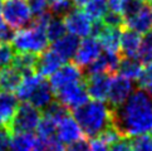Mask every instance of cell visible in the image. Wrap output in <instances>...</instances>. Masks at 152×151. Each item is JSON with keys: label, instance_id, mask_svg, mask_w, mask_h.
I'll return each instance as SVG.
<instances>
[{"label": "cell", "instance_id": "obj_1", "mask_svg": "<svg viewBox=\"0 0 152 151\" xmlns=\"http://www.w3.org/2000/svg\"><path fill=\"white\" fill-rule=\"evenodd\" d=\"M112 123L123 137L152 133V95L143 88L133 91L123 105L112 108Z\"/></svg>", "mask_w": 152, "mask_h": 151}, {"label": "cell", "instance_id": "obj_2", "mask_svg": "<svg viewBox=\"0 0 152 151\" xmlns=\"http://www.w3.org/2000/svg\"><path fill=\"white\" fill-rule=\"evenodd\" d=\"M73 116L79 123L84 135L88 137H97L112 125V108L104 101H88L83 106L73 110Z\"/></svg>", "mask_w": 152, "mask_h": 151}, {"label": "cell", "instance_id": "obj_3", "mask_svg": "<svg viewBox=\"0 0 152 151\" xmlns=\"http://www.w3.org/2000/svg\"><path fill=\"white\" fill-rule=\"evenodd\" d=\"M48 37L45 26L34 23L29 28H21L14 34L12 43L13 48L18 53H33L40 54L47 49Z\"/></svg>", "mask_w": 152, "mask_h": 151}, {"label": "cell", "instance_id": "obj_4", "mask_svg": "<svg viewBox=\"0 0 152 151\" xmlns=\"http://www.w3.org/2000/svg\"><path fill=\"white\" fill-rule=\"evenodd\" d=\"M1 14L4 20L13 29L24 28L33 18L29 4L24 0H5L1 4Z\"/></svg>", "mask_w": 152, "mask_h": 151}, {"label": "cell", "instance_id": "obj_5", "mask_svg": "<svg viewBox=\"0 0 152 151\" xmlns=\"http://www.w3.org/2000/svg\"><path fill=\"white\" fill-rule=\"evenodd\" d=\"M40 118L42 113L39 108H37L35 106L28 102H23L18 106L9 128L12 130V132H31L37 130Z\"/></svg>", "mask_w": 152, "mask_h": 151}, {"label": "cell", "instance_id": "obj_6", "mask_svg": "<svg viewBox=\"0 0 152 151\" xmlns=\"http://www.w3.org/2000/svg\"><path fill=\"white\" fill-rule=\"evenodd\" d=\"M64 23H66L67 30L70 34L77 35L78 38L89 37L93 32L94 20L88 14L79 8L72 9L69 13L64 15Z\"/></svg>", "mask_w": 152, "mask_h": 151}, {"label": "cell", "instance_id": "obj_7", "mask_svg": "<svg viewBox=\"0 0 152 151\" xmlns=\"http://www.w3.org/2000/svg\"><path fill=\"white\" fill-rule=\"evenodd\" d=\"M83 81V71L75 63L62 64L56 72L50 76V84L54 89V93L68 87L73 83H78Z\"/></svg>", "mask_w": 152, "mask_h": 151}, {"label": "cell", "instance_id": "obj_8", "mask_svg": "<svg viewBox=\"0 0 152 151\" xmlns=\"http://www.w3.org/2000/svg\"><path fill=\"white\" fill-rule=\"evenodd\" d=\"M133 81L122 74L113 76L111 78L110 89H108V103H110L111 108H115L123 105L124 102L128 100V97L133 93Z\"/></svg>", "mask_w": 152, "mask_h": 151}, {"label": "cell", "instance_id": "obj_9", "mask_svg": "<svg viewBox=\"0 0 152 151\" xmlns=\"http://www.w3.org/2000/svg\"><path fill=\"white\" fill-rule=\"evenodd\" d=\"M56 96L57 100L62 105H64L67 108L70 110H75L78 107L83 106L86 102H88L89 98V95L86 88V83H83V81L78 83H73L66 88L58 91Z\"/></svg>", "mask_w": 152, "mask_h": 151}, {"label": "cell", "instance_id": "obj_10", "mask_svg": "<svg viewBox=\"0 0 152 151\" xmlns=\"http://www.w3.org/2000/svg\"><path fill=\"white\" fill-rule=\"evenodd\" d=\"M102 45L96 37H86L82 42H79L78 49L75 52L74 62L80 68L88 67L92 62L102 54Z\"/></svg>", "mask_w": 152, "mask_h": 151}, {"label": "cell", "instance_id": "obj_11", "mask_svg": "<svg viewBox=\"0 0 152 151\" xmlns=\"http://www.w3.org/2000/svg\"><path fill=\"white\" fill-rule=\"evenodd\" d=\"M111 76L110 73H96L88 74L86 81V88L89 97L93 100L104 101L107 100L108 89L111 84Z\"/></svg>", "mask_w": 152, "mask_h": 151}, {"label": "cell", "instance_id": "obj_12", "mask_svg": "<svg viewBox=\"0 0 152 151\" xmlns=\"http://www.w3.org/2000/svg\"><path fill=\"white\" fill-rule=\"evenodd\" d=\"M56 135L63 144H70L82 137L83 131L74 116H70L69 113H67L58 121Z\"/></svg>", "mask_w": 152, "mask_h": 151}, {"label": "cell", "instance_id": "obj_13", "mask_svg": "<svg viewBox=\"0 0 152 151\" xmlns=\"http://www.w3.org/2000/svg\"><path fill=\"white\" fill-rule=\"evenodd\" d=\"M124 24L127 28L136 30L140 34H146L152 30V7L150 3H143L137 13L124 19Z\"/></svg>", "mask_w": 152, "mask_h": 151}, {"label": "cell", "instance_id": "obj_14", "mask_svg": "<svg viewBox=\"0 0 152 151\" xmlns=\"http://www.w3.org/2000/svg\"><path fill=\"white\" fill-rule=\"evenodd\" d=\"M78 45H79L78 37L69 33V34H64L62 38H59L58 40L53 42L52 49L66 63L74 58L75 52L78 49Z\"/></svg>", "mask_w": 152, "mask_h": 151}, {"label": "cell", "instance_id": "obj_15", "mask_svg": "<svg viewBox=\"0 0 152 151\" xmlns=\"http://www.w3.org/2000/svg\"><path fill=\"white\" fill-rule=\"evenodd\" d=\"M63 63L64 62L59 58V56L50 48V49L40 53V56H38L37 64H35V72L38 74L43 76V77L52 76Z\"/></svg>", "mask_w": 152, "mask_h": 151}, {"label": "cell", "instance_id": "obj_16", "mask_svg": "<svg viewBox=\"0 0 152 151\" xmlns=\"http://www.w3.org/2000/svg\"><path fill=\"white\" fill-rule=\"evenodd\" d=\"M54 89L52 87L50 82L44 79L43 77L39 83L37 84V87L34 88L33 93H31L30 98H29V103L35 106L39 110H44L48 105H50L53 102V97H54Z\"/></svg>", "mask_w": 152, "mask_h": 151}, {"label": "cell", "instance_id": "obj_17", "mask_svg": "<svg viewBox=\"0 0 152 151\" xmlns=\"http://www.w3.org/2000/svg\"><path fill=\"white\" fill-rule=\"evenodd\" d=\"M141 42H142V37L140 33L129 28L124 29L121 33V44H119V51L122 56L138 58Z\"/></svg>", "mask_w": 152, "mask_h": 151}, {"label": "cell", "instance_id": "obj_18", "mask_svg": "<svg viewBox=\"0 0 152 151\" xmlns=\"http://www.w3.org/2000/svg\"><path fill=\"white\" fill-rule=\"evenodd\" d=\"M18 97L8 91H0V122L3 125H10L18 108Z\"/></svg>", "mask_w": 152, "mask_h": 151}, {"label": "cell", "instance_id": "obj_19", "mask_svg": "<svg viewBox=\"0 0 152 151\" xmlns=\"http://www.w3.org/2000/svg\"><path fill=\"white\" fill-rule=\"evenodd\" d=\"M23 74L15 66H8L0 68V91L13 92L19 86Z\"/></svg>", "mask_w": 152, "mask_h": 151}, {"label": "cell", "instance_id": "obj_20", "mask_svg": "<svg viewBox=\"0 0 152 151\" xmlns=\"http://www.w3.org/2000/svg\"><path fill=\"white\" fill-rule=\"evenodd\" d=\"M118 72L119 74H122L132 81H138L145 72L143 63L138 58H132V57L121 58V62H119L118 66Z\"/></svg>", "mask_w": 152, "mask_h": 151}, {"label": "cell", "instance_id": "obj_21", "mask_svg": "<svg viewBox=\"0 0 152 151\" xmlns=\"http://www.w3.org/2000/svg\"><path fill=\"white\" fill-rule=\"evenodd\" d=\"M42 78H43V76L38 74L37 72L24 74L19 86L17 87V89H15V95H17L18 100L23 101V102H28L34 88L37 87V84L39 83V81Z\"/></svg>", "mask_w": 152, "mask_h": 151}, {"label": "cell", "instance_id": "obj_22", "mask_svg": "<svg viewBox=\"0 0 152 151\" xmlns=\"http://www.w3.org/2000/svg\"><path fill=\"white\" fill-rule=\"evenodd\" d=\"M35 137L31 132H13L10 140V151H31Z\"/></svg>", "mask_w": 152, "mask_h": 151}, {"label": "cell", "instance_id": "obj_23", "mask_svg": "<svg viewBox=\"0 0 152 151\" xmlns=\"http://www.w3.org/2000/svg\"><path fill=\"white\" fill-rule=\"evenodd\" d=\"M37 59H38V54H33V53H18V54H15L13 59V66L17 67L23 76L34 73Z\"/></svg>", "mask_w": 152, "mask_h": 151}, {"label": "cell", "instance_id": "obj_24", "mask_svg": "<svg viewBox=\"0 0 152 151\" xmlns=\"http://www.w3.org/2000/svg\"><path fill=\"white\" fill-rule=\"evenodd\" d=\"M31 151H66L63 142L56 136H39L35 139L34 146Z\"/></svg>", "mask_w": 152, "mask_h": 151}, {"label": "cell", "instance_id": "obj_25", "mask_svg": "<svg viewBox=\"0 0 152 151\" xmlns=\"http://www.w3.org/2000/svg\"><path fill=\"white\" fill-rule=\"evenodd\" d=\"M47 37L49 42H56L59 38H62L67 32V26L64 23V19L59 17H52L50 20L48 21V24L45 26Z\"/></svg>", "mask_w": 152, "mask_h": 151}, {"label": "cell", "instance_id": "obj_26", "mask_svg": "<svg viewBox=\"0 0 152 151\" xmlns=\"http://www.w3.org/2000/svg\"><path fill=\"white\" fill-rule=\"evenodd\" d=\"M108 0H89L86 4L84 12L93 20H102L108 13Z\"/></svg>", "mask_w": 152, "mask_h": 151}, {"label": "cell", "instance_id": "obj_27", "mask_svg": "<svg viewBox=\"0 0 152 151\" xmlns=\"http://www.w3.org/2000/svg\"><path fill=\"white\" fill-rule=\"evenodd\" d=\"M138 59L145 64L152 63V30L147 32L142 38L138 52Z\"/></svg>", "mask_w": 152, "mask_h": 151}, {"label": "cell", "instance_id": "obj_28", "mask_svg": "<svg viewBox=\"0 0 152 151\" xmlns=\"http://www.w3.org/2000/svg\"><path fill=\"white\" fill-rule=\"evenodd\" d=\"M57 121L53 120L50 117L43 116L39 121V125H38L37 130H38V135L39 136H44V137H49V136H56L57 132Z\"/></svg>", "mask_w": 152, "mask_h": 151}, {"label": "cell", "instance_id": "obj_29", "mask_svg": "<svg viewBox=\"0 0 152 151\" xmlns=\"http://www.w3.org/2000/svg\"><path fill=\"white\" fill-rule=\"evenodd\" d=\"M48 5L53 15L63 17L73 8V0H48Z\"/></svg>", "mask_w": 152, "mask_h": 151}, {"label": "cell", "instance_id": "obj_30", "mask_svg": "<svg viewBox=\"0 0 152 151\" xmlns=\"http://www.w3.org/2000/svg\"><path fill=\"white\" fill-rule=\"evenodd\" d=\"M133 151H152V133H142L131 140Z\"/></svg>", "mask_w": 152, "mask_h": 151}, {"label": "cell", "instance_id": "obj_31", "mask_svg": "<svg viewBox=\"0 0 152 151\" xmlns=\"http://www.w3.org/2000/svg\"><path fill=\"white\" fill-rule=\"evenodd\" d=\"M68 111H67V107L62 105L61 102H52L50 105H48L45 108H44V116L47 117H50L53 120H56L57 122L61 120V118L67 115Z\"/></svg>", "mask_w": 152, "mask_h": 151}, {"label": "cell", "instance_id": "obj_32", "mask_svg": "<svg viewBox=\"0 0 152 151\" xmlns=\"http://www.w3.org/2000/svg\"><path fill=\"white\" fill-rule=\"evenodd\" d=\"M14 57H15V51L13 47H10L8 43L0 44V68L13 63Z\"/></svg>", "mask_w": 152, "mask_h": 151}, {"label": "cell", "instance_id": "obj_33", "mask_svg": "<svg viewBox=\"0 0 152 151\" xmlns=\"http://www.w3.org/2000/svg\"><path fill=\"white\" fill-rule=\"evenodd\" d=\"M14 37L13 28L4 20L1 14V5H0V44L3 43H10Z\"/></svg>", "mask_w": 152, "mask_h": 151}, {"label": "cell", "instance_id": "obj_34", "mask_svg": "<svg viewBox=\"0 0 152 151\" xmlns=\"http://www.w3.org/2000/svg\"><path fill=\"white\" fill-rule=\"evenodd\" d=\"M102 21L108 26H115V28H121V25L124 24V18L122 14L116 13V12H108L104 17H103Z\"/></svg>", "mask_w": 152, "mask_h": 151}, {"label": "cell", "instance_id": "obj_35", "mask_svg": "<svg viewBox=\"0 0 152 151\" xmlns=\"http://www.w3.org/2000/svg\"><path fill=\"white\" fill-rule=\"evenodd\" d=\"M28 4L30 7V10L33 15L38 17V15H42L48 12V0H28Z\"/></svg>", "mask_w": 152, "mask_h": 151}, {"label": "cell", "instance_id": "obj_36", "mask_svg": "<svg viewBox=\"0 0 152 151\" xmlns=\"http://www.w3.org/2000/svg\"><path fill=\"white\" fill-rule=\"evenodd\" d=\"M12 130L8 126H0V151H8L12 140Z\"/></svg>", "mask_w": 152, "mask_h": 151}, {"label": "cell", "instance_id": "obj_37", "mask_svg": "<svg viewBox=\"0 0 152 151\" xmlns=\"http://www.w3.org/2000/svg\"><path fill=\"white\" fill-rule=\"evenodd\" d=\"M89 150H91V142L82 137L68 144V146L66 147V151H89Z\"/></svg>", "mask_w": 152, "mask_h": 151}, {"label": "cell", "instance_id": "obj_38", "mask_svg": "<svg viewBox=\"0 0 152 151\" xmlns=\"http://www.w3.org/2000/svg\"><path fill=\"white\" fill-rule=\"evenodd\" d=\"M110 151H133V149L129 140H127L126 137H121L118 141L111 145Z\"/></svg>", "mask_w": 152, "mask_h": 151}, {"label": "cell", "instance_id": "obj_39", "mask_svg": "<svg viewBox=\"0 0 152 151\" xmlns=\"http://www.w3.org/2000/svg\"><path fill=\"white\" fill-rule=\"evenodd\" d=\"M89 151H110V147H108V144L103 141L101 137H97L91 142Z\"/></svg>", "mask_w": 152, "mask_h": 151}, {"label": "cell", "instance_id": "obj_40", "mask_svg": "<svg viewBox=\"0 0 152 151\" xmlns=\"http://www.w3.org/2000/svg\"><path fill=\"white\" fill-rule=\"evenodd\" d=\"M88 1H89V0H73V4L77 8H82V7H86V4Z\"/></svg>", "mask_w": 152, "mask_h": 151}, {"label": "cell", "instance_id": "obj_41", "mask_svg": "<svg viewBox=\"0 0 152 151\" xmlns=\"http://www.w3.org/2000/svg\"><path fill=\"white\" fill-rule=\"evenodd\" d=\"M147 71H148L150 73H152V63H150V64H148V67H147Z\"/></svg>", "mask_w": 152, "mask_h": 151}, {"label": "cell", "instance_id": "obj_42", "mask_svg": "<svg viewBox=\"0 0 152 151\" xmlns=\"http://www.w3.org/2000/svg\"><path fill=\"white\" fill-rule=\"evenodd\" d=\"M1 125H3V123H1V122H0V126H1Z\"/></svg>", "mask_w": 152, "mask_h": 151}]
</instances>
